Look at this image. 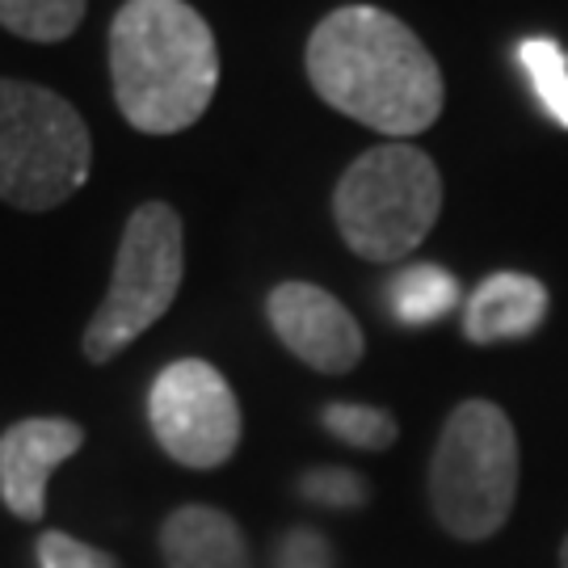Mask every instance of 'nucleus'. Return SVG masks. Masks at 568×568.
<instances>
[{"mask_svg": "<svg viewBox=\"0 0 568 568\" xmlns=\"http://www.w3.org/2000/svg\"><path fill=\"white\" fill-rule=\"evenodd\" d=\"M560 568H568V539L560 544Z\"/></svg>", "mask_w": 568, "mask_h": 568, "instance_id": "19", "label": "nucleus"}, {"mask_svg": "<svg viewBox=\"0 0 568 568\" xmlns=\"http://www.w3.org/2000/svg\"><path fill=\"white\" fill-rule=\"evenodd\" d=\"M518 60H523V68L530 72L539 102L556 114L560 126H568V60H565V51H560V42L527 39L518 47Z\"/></svg>", "mask_w": 568, "mask_h": 568, "instance_id": "15", "label": "nucleus"}, {"mask_svg": "<svg viewBox=\"0 0 568 568\" xmlns=\"http://www.w3.org/2000/svg\"><path fill=\"white\" fill-rule=\"evenodd\" d=\"M84 447V426L68 417H26L0 429V501L21 523H42L47 485L77 450Z\"/></svg>", "mask_w": 568, "mask_h": 568, "instance_id": "9", "label": "nucleus"}, {"mask_svg": "<svg viewBox=\"0 0 568 568\" xmlns=\"http://www.w3.org/2000/svg\"><path fill=\"white\" fill-rule=\"evenodd\" d=\"M443 215V173L413 143L366 148L333 190V220L345 248L363 262L417 253Z\"/></svg>", "mask_w": 568, "mask_h": 568, "instance_id": "3", "label": "nucleus"}, {"mask_svg": "<svg viewBox=\"0 0 568 568\" xmlns=\"http://www.w3.org/2000/svg\"><path fill=\"white\" fill-rule=\"evenodd\" d=\"M325 429L345 443V447H358V450H387L396 438H400V426L387 408L375 405H349V400H337V405H325L321 413Z\"/></svg>", "mask_w": 568, "mask_h": 568, "instance_id": "14", "label": "nucleus"}, {"mask_svg": "<svg viewBox=\"0 0 568 568\" xmlns=\"http://www.w3.org/2000/svg\"><path fill=\"white\" fill-rule=\"evenodd\" d=\"M148 426L161 450L182 467H224L241 447V405L227 379L203 358H178L152 379Z\"/></svg>", "mask_w": 568, "mask_h": 568, "instance_id": "7", "label": "nucleus"}, {"mask_svg": "<svg viewBox=\"0 0 568 568\" xmlns=\"http://www.w3.org/2000/svg\"><path fill=\"white\" fill-rule=\"evenodd\" d=\"M548 286L518 270H497L467 295L464 337L471 345H497L530 337L548 321Z\"/></svg>", "mask_w": 568, "mask_h": 568, "instance_id": "10", "label": "nucleus"}, {"mask_svg": "<svg viewBox=\"0 0 568 568\" xmlns=\"http://www.w3.org/2000/svg\"><path fill=\"white\" fill-rule=\"evenodd\" d=\"M164 568H248V544L236 518L215 506H182L161 527Z\"/></svg>", "mask_w": 568, "mask_h": 568, "instance_id": "11", "label": "nucleus"}, {"mask_svg": "<svg viewBox=\"0 0 568 568\" xmlns=\"http://www.w3.org/2000/svg\"><path fill=\"white\" fill-rule=\"evenodd\" d=\"M392 312L400 325H434L459 304V283L438 265H413L392 283Z\"/></svg>", "mask_w": 568, "mask_h": 568, "instance_id": "12", "label": "nucleus"}, {"mask_svg": "<svg viewBox=\"0 0 568 568\" xmlns=\"http://www.w3.org/2000/svg\"><path fill=\"white\" fill-rule=\"evenodd\" d=\"M518 497V434L506 408L464 400L429 459V506L450 539L485 544L509 523Z\"/></svg>", "mask_w": 568, "mask_h": 568, "instance_id": "4", "label": "nucleus"}, {"mask_svg": "<svg viewBox=\"0 0 568 568\" xmlns=\"http://www.w3.org/2000/svg\"><path fill=\"white\" fill-rule=\"evenodd\" d=\"M39 568H119V560L68 530H47L39 539Z\"/></svg>", "mask_w": 568, "mask_h": 568, "instance_id": "16", "label": "nucleus"}, {"mask_svg": "<svg viewBox=\"0 0 568 568\" xmlns=\"http://www.w3.org/2000/svg\"><path fill=\"white\" fill-rule=\"evenodd\" d=\"M110 84L122 119L143 135H178L211 110L220 47L185 0H126L110 21Z\"/></svg>", "mask_w": 568, "mask_h": 568, "instance_id": "2", "label": "nucleus"}, {"mask_svg": "<svg viewBox=\"0 0 568 568\" xmlns=\"http://www.w3.org/2000/svg\"><path fill=\"white\" fill-rule=\"evenodd\" d=\"M182 241V215L169 203L152 199V203L131 211V220L122 227L105 300L84 328V358L89 363L119 358L126 345L143 337L173 307L185 274Z\"/></svg>", "mask_w": 568, "mask_h": 568, "instance_id": "6", "label": "nucleus"}, {"mask_svg": "<svg viewBox=\"0 0 568 568\" xmlns=\"http://www.w3.org/2000/svg\"><path fill=\"white\" fill-rule=\"evenodd\" d=\"M265 316L278 342L321 375H345L363 363V328L325 286L278 283L265 300Z\"/></svg>", "mask_w": 568, "mask_h": 568, "instance_id": "8", "label": "nucleus"}, {"mask_svg": "<svg viewBox=\"0 0 568 568\" xmlns=\"http://www.w3.org/2000/svg\"><path fill=\"white\" fill-rule=\"evenodd\" d=\"M304 493H307V501L345 509V506H363L366 485L354 476V471H345V467H325V471L304 476Z\"/></svg>", "mask_w": 568, "mask_h": 568, "instance_id": "17", "label": "nucleus"}, {"mask_svg": "<svg viewBox=\"0 0 568 568\" xmlns=\"http://www.w3.org/2000/svg\"><path fill=\"white\" fill-rule=\"evenodd\" d=\"M93 169V135L55 89L0 77V203L55 211Z\"/></svg>", "mask_w": 568, "mask_h": 568, "instance_id": "5", "label": "nucleus"}, {"mask_svg": "<svg viewBox=\"0 0 568 568\" xmlns=\"http://www.w3.org/2000/svg\"><path fill=\"white\" fill-rule=\"evenodd\" d=\"M304 68L321 102L396 143L429 131L447 102L429 47L375 4L333 9L307 39Z\"/></svg>", "mask_w": 568, "mask_h": 568, "instance_id": "1", "label": "nucleus"}, {"mask_svg": "<svg viewBox=\"0 0 568 568\" xmlns=\"http://www.w3.org/2000/svg\"><path fill=\"white\" fill-rule=\"evenodd\" d=\"M278 568H333V548L316 530H291L278 548Z\"/></svg>", "mask_w": 568, "mask_h": 568, "instance_id": "18", "label": "nucleus"}, {"mask_svg": "<svg viewBox=\"0 0 568 568\" xmlns=\"http://www.w3.org/2000/svg\"><path fill=\"white\" fill-rule=\"evenodd\" d=\"M84 13L89 0H0V26L26 42H63Z\"/></svg>", "mask_w": 568, "mask_h": 568, "instance_id": "13", "label": "nucleus"}]
</instances>
